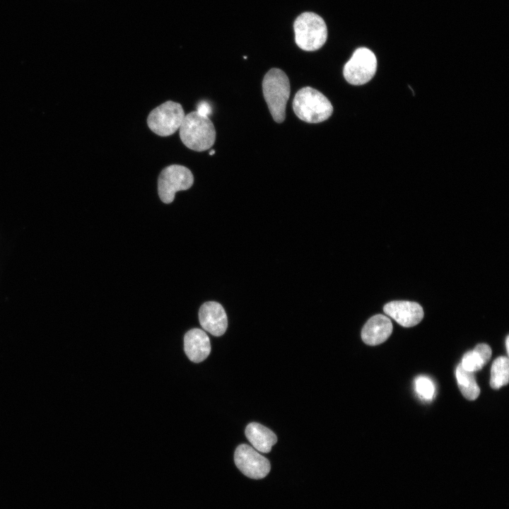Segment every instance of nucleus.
I'll use <instances>...</instances> for the list:
<instances>
[{
  "mask_svg": "<svg viewBox=\"0 0 509 509\" xmlns=\"http://www.w3.org/2000/svg\"><path fill=\"white\" fill-rule=\"evenodd\" d=\"M180 137L189 149L204 151L215 143V127L209 118L193 111L186 115L180 127Z\"/></svg>",
  "mask_w": 509,
  "mask_h": 509,
  "instance_id": "1",
  "label": "nucleus"
},
{
  "mask_svg": "<svg viewBox=\"0 0 509 509\" xmlns=\"http://www.w3.org/2000/svg\"><path fill=\"white\" fill-rule=\"evenodd\" d=\"M262 90L274 121L278 123L283 122L290 95V83L286 74L277 68L270 69L264 77Z\"/></svg>",
  "mask_w": 509,
  "mask_h": 509,
  "instance_id": "2",
  "label": "nucleus"
},
{
  "mask_svg": "<svg viewBox=\"0 0 509 509\" xmlns=\"http://www.w3.org/2000/svg\"><path fill=\"white\" fill-rule=\"evenodd\" d=\"M293 109L296 116L308 123H319L332 114L330 101L322 93L311 87H304L296 94Z\"/></svg>",
  "mask_w": 509,
  "mask_h": 509,
  "instance_id": "3",
  "label": "nucleus"
},
{
  "mask_svg": "<svg viewBox=\"0 0 509 509\" xmlns=\"http://www.w3.org/2000/svg\"><path fill=\"white\" fill-rule=\"evenodd\" d=\"M293 28L296 43L303 50H317L327 40V25L322 18L315 13H301L296 19Z\"/></svg>",
  "mask_w": 509,
  "mask_h": 509,
  "instance_id": "4",
  "label": "nucleus"
},
{
  "mask_svg": "<svg viewBox=\"0 0 509 509\" xmlns=\"http://www.w3.org/2000/svg\"><path fill=\"white\" fill-rule=\"evenodd\" d=\"M185 116L182 105L169 100L151 111L147 117V124L157 135L168 136L180 129Z\"/></svg>",
  "mask_w": 509,
  "mask_h": 509,
  "instance_id": "5",
  "label": "nucleus"
},
{
  "mask_svg": "<svg viewBox=\"0 0 509 509\" xmlns=\"http://www.w3.org/2000/svg\"><path fill=\"white\" fill-rule=\"evenodd\" d=\"M193 182V175L187 167L181 165H169L159 175L158 195L163 202L170 204L174 200L177 192L188 189Z\"/></svg>",
  "mask_w": 509,
  "mask_h": 509,
  "instance_id": "6",
  "label": "nucleus"
},
{
  "mask_svg": "<svg viewBox=\"0 0 509 509\" xmlns=\"http://www.w3.org/2000/svg\"><path fill=\"white\" fill-rule=\"evenodd\" d=\"M376 69L374 53L368 48L360 47L344 65L343 74L347 82L359 86L368 83L374 76Z\"/></svg>",
  "mask_w": 509,
  "mask_h": 509,
  "instance_id": "7",
  "label": "nucleus"
},
{
  "mask_svg": "<svg viewBox=\"0 0 509 509\" xmlns=\"http://www.w3.org/2000/svg\"><path fill=\"white\" fill-rule=\"evenodd\" d=\"M234 462L243 474L255 479L265 477L271 469L269 461L255 448L246 444L237 447L234 453Z\"/></svg>",
  "mask_w": 509,
  "mask_h": 509,
  "instance_id": "8",
  "label": "nucleus"
},
{
  "mask_svg": "<svg viewBox=\"0 0 509 509\" xmlns=\"http://www.w3.org/2000/svg\"><path fill=\"white\" fill-rule=\"evenodd\" d=\"M383 310L386 315L404 327L416 325L423 317L422 307L412 301H391L384 305Z\"/></svg>",
  "mask_w": 509,
  "mask_h": 509,
  "instance_id": "9",
  "label": "nucleus"
},
{
  "mask_svg": "<svg viewBox=\"0 0 509 509\" xmlns=\"http://www.w3.org/2000/svg\"><path fill=\"white\" fill-rule=\"evenodd\" d=\"M199 320L202 328L216 337L223 335L228 327L226 313L215 301L206 302L200 307Z\"/></svg>",
  "mask_w": 509,
  "mask_h": 509,
  "instance_id": "10",
  "label": "nucleus"
},
{
  "mask_svg": "<svg viewBox=\"0 0 509 509\" xmlns=\"http://www.w3.org/2000/svg\"><path fill=\"white\" fill-rule=\"evenodd\" d=\"M184 349L191 361L201 362L209 356L211 352L209 337L201 329H192L184 337Z\"/></svg>",
  "mask_w": 509,
  "mask_h": 509,
  "instance_id": "11",
  "label": "nucleus"
},
{
  "mask_svg": "<svg viewBox=\"0 0 509 509\" xmlns=\"http://www.w3.org/2000/svg\"><path fill=\"white\" fill-rule=\"evenodd\" d=\"M392 324L390 320L383 315L371 317L364 324L361 331L363 342L370 346H375L385 341L391 335Z\"/></svg>",
  "mask_w": 509,
  "mask_h": 509,
  "instance_id": "12",
  "label": "nucleus"
},
{
  "mask_svg": "<svg viewBox=\"0 0 509 509\" xmlns=\"http://www.w3.org/2000/svg\"><path fill=\"white\" fill-rule=\"evenodd\" d=\"M245 433L255 449L261 452H269L277 442V437L273 431L256 422L249 423Z\"/></svg>",
  "mask_w": 509,
  "mask_h": 509,
  "instance_id": "13",
  "label": "nucleus"
},
{
  "mask_svg": "<svg viewBox=\"0 0 509 509\" xmlns=\"http://www.w3.org/2000/svg\"><path fill=\"white\" fill-rule=\"evenodd\" d=\"M455 375L462 395L468 400H475L479 395L480 389L476 382L474 373L464 370L461 364H459Z\"/></svg>",
  "mask_w": 509,
  "mask_h": 509,
  "instance_id": "14",
  "label": "nucleus"
},
{
  "mask_svg": "<svg viewBox=\"0 0 509 509\" xmlns=\"http://www.w3.org/2000/svg\"><path fill=\"white\" fill-rule=\"evenodd\" d=\"M509 380V360L500 356L494 360L491 368L490 385L494 390L508 385Z\"/></svg>",
  "mask_w": 509,
  "mask_h": 509,
  "instance_id": "15",
  "label": "nucleus"
},
{
  "mask_svg": "<svg viewBox=\"0 0 509 509\" xmlns=\"http://www.w3.org/2000/svg\"><path fill=\"white\" fill-rule=\"evenodd\" d=\"M415 390L423 400L431 401L435 394V386L432 380L423 375L417 377L414 381Z\"/></svg>",
  "mask_w": 509,
  "mask_h": 509,
  "instance_id": "16",
  "label": "nucleus"
},
{
  "mask_svg": "<svg viewBox=\"0 0 509 509\" xmlns=\"http://www.w3.org/2000/svg\"><path fill=\"white\" fill-rule=\"evenodd\" d=\"M460 364L464 370L473 373L481 370L484 365L481 358L474 350L467 351L463 356Z\"/></svg>",
  "mask_w": 509,
  "mask_h": 509,
  "instance_id": "17",
  "label": "nucleus"
},
{
  "mask_svg": "<svg viewBox=\"0 0 509 509\" xmlns=\"http://www.w3.org/2000/svg\"><path fill=\"white\" fill-rule=\"evenodd\" d=\"M474 351L482 360L484 365L486 364L491 356V349L486 344H477Z\"/></svg>",
  "mask_w": 509,
  "mask_h": 509,
  "instance_id": "18",
  "label": "nucleus"
},
{
  "mask_svg": "<svg viewBox=\"0 0 509 509\" xmlns=\"http://www.w3.org/2000/svg\"><path fill=\"white\" fill-rule=\"evenodd\" d=\"M197 112L201 115L209 117L211 113V105L207 102L202 101L198 104Z\"/></svg>",
  "mask_w": 509,
  "mask_h": 509,
  "instance_id": "19",
  "label": "nucleus"
},
{
  "mask_svg": "<svg viewBox=\"0 0 509 509\" xmlns=\"http://www.w3.org/2000/svg\"><path fill=\"white\" fill-rule=\"evenodd\" d=\"M508 346H509V337L507 336V337L505 339V347H506L508 353H509V347Z\"/></svg>",
  "mask_w": 509,
  "mask_h": 509,
  "instance_id": "20",
  "label": "nucleus"
},
{
  "mask_svg": "<svg viewBox=\"0 0 509 509\" xmlns=\"http://www.w3.org/2000/svg\"><path fill=\"white\" fill-rule=\"evenodd\" d=\"M214 153H215V151L212 150L210 151L209 155H213V154H214Z\"/></svg>",
  "mask_w": 509,
  "mask_h": 509,
  "instance_id": "21",
  "label": "nucleus"
}]
</instances>
